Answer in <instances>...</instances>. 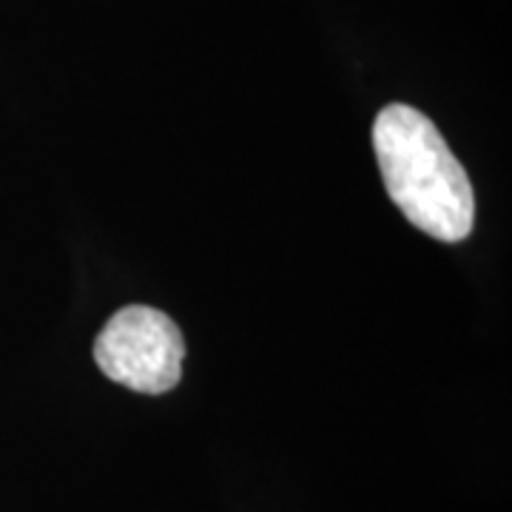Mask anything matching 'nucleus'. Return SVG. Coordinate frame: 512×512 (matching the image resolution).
<instances>
[{"label":"nucleus","mask_w":512,"mask_h":512,"mask_svg":"<svg viewBox=\"0 0 512 512\" xmlns=\"http://www.w3.org/2000/svg\"><path fill=\"white\" fill-rule=\"evenodd\" d=\"M373 151L384 188L410 225L439 242L470 237L473 185L427 114L404 103L384 106L373 123Z\"/></svg>","instance_id":"nucleus-1"},{"label":"nucleus","mask_w":512,"mask_h":512,"mask_svg":"<svg viewBox=\"0 0 512 512\" xmlns=\"http://www.w3.org/2000/svg\"><path fill=\"white\" fill-rule=\"evenodd\" d=\"M185 342L180 328L157 308L128 305L117 311L94 342V362L111 382L160 396L183 376Z\"/></svg>","instance_id":"nucleus-2"}]
</instances>
